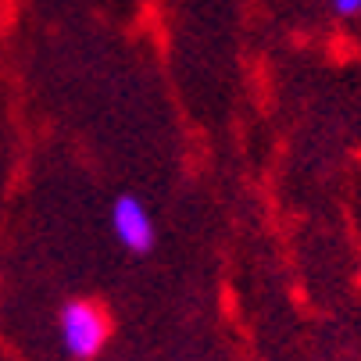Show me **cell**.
Masks as SVG:
<instances>
[{
    "instance_id": "obj_3",
    "label": "cell",
    "mask_w": 361,
    "mask_h": 361,
    "mask_svg": "<svg viewBox=\"0 0 361 361\" xmlns=\"http://www.w3.org/2000/svg\"><path fill=\"white\" fill-rule=\"evenodd\" d=\"M333 4V11L340 15V18H354V15H361V0H329Z\"/></svg>"
},
{
    "instance_id": "obj_1",
    "label": "cell",
    "mask_w": 361,
    "mask_h": 361,
    "mask_svg": "<svg viewBox=\"0 0 361 361\" xmlns=\"http://www.w3.org/2000/svg\"><path fill=\"white\" fill-rule=\"evenodd\" d=\"M61 343L79 361L97 357L108 343V315L93 300H68L61 307Z\"/></svg>"
},
{
    "instance_id": "obj_2",
    "label": "cell",
    "mask_w": 361,
    "mask_h": 361,
    "mask_svg": "<svg viewBox=\"0 0 361 361\" xmlns=\"http://www.w3.org/2000/svg\"><path fill=\"white\" fill-rule=\"evenodd\" d=\"M111 233L133 254H147L154 247V219L143 208V200H136V197L126 193V197H118L111 204Z\"/></svg>"
}]
</instances>
